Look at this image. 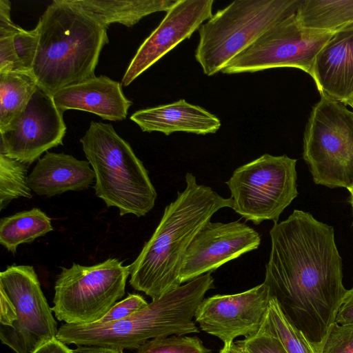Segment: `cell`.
Here are the masks:
<instances>
[{
    "label": "cell",
    "mask_w": 353,
    "mask_h": 353,
    "mask_svg": "<svg viewBox=\"0 0 353 353\" xmlns=\"http://www.w3.org/2000/svg\"><path fill=\"white\" fill-rule=\"evenodd\" d=\"M296 161L285 154H264L237 168L225 181L234 211L256 225L265 220L277 223L299 194Z\"/></svg>",
    "instance_id": "30bf717a"
},
{
    "label": "cell",
    "mask_w": 353,
    "mask_h": 353,
    "mask_svg": "<svg viewBox=\"0 0 353 353\" xmlns=\"http://www.w3.org/2000/svg\"><path fill=\"white\" fill-rule=\"evenodd\" d=\"M136 353H212L196 336L172 335L146 341Z\"/></svg>",
    "instance_id": "484cf974"
},
{
    "label": "cell",
    "mask_w": 353,
    "mask_h": 353,
    "mask_svg": "<svg viewBox=\"0 0 353 353\" xmlns=\"http://www.w3.org/2000/svg\"><path fill=\"white\" fill-rule=\"evenodd\" d=\"M320 353H353V325L334 323Z\"/></svg>",
    "instance_id": "f1b7e54d"
},
{
    "label": "cell",
    "mask_w": 353,
    "mask_h": 353,
    "mask_svg": "<svg viewBox=\"0 0 353 353\" xmlns=\"http://www.w3.org/2000/svg\"><path fill=\"white\" fill-rule=\"evenodd\" d=\"M213 0H177L138 48L121 84L130 85L181 41L189 39L213 15Z\"/></svg>",
    "instance_id": "9a60e30c"
},
{
    "label": "cell",
    "mask_w": 353,
    "mask_h": 353,
    "mask_svg": "<svg viewBox=\"0 0 353 353\" xmlns=\"http://www.w3.org/2000/svg\"><path fill=\"white\" fill-rule=\"evenodd\" d=\"M13 36L0 37V73L19 71V61L14 50Z\"/></svg>",
    "instance_id": "4dcf8cb0"
},
{
    "label": "cell",
    "mask_w": 353,
    "mask_h": 353,
    "mask_svg": "<svg viewBox=\"0 0 353 353\" xmlns=\"http://www.w3.org/2000/svg\"><path fill=\"white\" fill-rule=\"evenodd\" d=\"M34 353H72V349L55 339L38 348Z\"/></svg>",
    "instance_id": "836d02e7"
},
{
    "label": "cell",
    "mask_w": 353,
    "mask_h": 353,
    "mask_svg": "<svg viewBox=\"0 0 353 353\" xmlns=\"http://www.w3.org/2000/svg\"><path fill=\"white\" fill-rule=\"evenodd\" d=\"M52 98L62 112L86 111L112 121L124 120L132 104L124 95L121 84L104 75L65 87Z\"/></svg>",
    "instance_id": "2e32d148"
},
{
    "label": "cell",
    "mask_w": 353,
    "mask_h": 353,
    "mask_svg": "<svg viewBox=\"0 0 353 353\" xmlns=\"http://www.w3.org/2000/svg\"><path fill=\"white\" fill-rule=\"evenodd\" d=\"M130 119L143 132H160L165 135L176 132L213 134L221 125L216 116L185 99L138 110Z\"/></svg>",
    "instance_id": "d6986e66"
},
{
    "label": "cell",
    "mask_w": 353,
    "mask_h": 353,
    "mask_svg": "<svg viewBox=\"0 0 353 353\" xmlns=\"http://www.w3.org/2000/svg\"><path fill=\"white\" fill-rule=\"evenodd\" d=\"M212 272L167 292L124 319L106 323H63L57 339L65 344L134 350L146 341L199 332L193 321L206 292L214 288Z\"/></svg>",
    "instance_id": "277c9868"
},
{
    "label": "cell",
    "mask_w": 353,
    "mask_h": 353,
    "mask_svg": "<svg viewBox=\"0 0 353 353\" xmlns=\"http://www.w3.org/2000/svg\"><path fill=\"white\" fill-rule=\"evenodd\" d=\"M302 0H236L218 10L199 29L195 59L212 76L272 26L294 14Z\"/></svg>",
    "instance_id": "8992f818"
},
{
    "label": "cell",
    "mask_w": 353,
    "mask_h": 353,
    "mask_svg": "<svg viewBox=\"0 0 353 353\" xmlns=\"http://www.w3.org/2000/svg\"><path fill=\"white\" fill-rule=\"evenodd\" d=\"M129 265L116 258L85 266L61 267L54 283L52 310L68 324L98 322L125 294Z\"/></svg>",
    "instance_id": "9c48e42d"
},
{
    "label": "cell",
    "mask_w": 353,
    "mask_h": 353,
    "mask_svg": "<svg viewBox=\"0 0 353 353\" xmlns=\"http://www.w3.org/2000/svg\"><path fill=\"white\" fill-rule=\"evenodd\" d=\"M264 283L286 318L321 352L347 290L332 226L294 210L270 230Z\"/></svg>",
    "instance_id": "6da1fadb"
},
{
    "label": "cell",
    "mask_w": 353,
    "mask_h": 353,
    "mask_svg": "<svg viewBox=\"0 0 353 353\" xmlns=\"http://www.w3.org/2000/svg\"><path fill=\"white\" fill-rule=\"evenodd\" d=\"M261 236L239 220L208 222L196 234L185 254L180 270L181 283H187L242 254L259 248Z\"/></svg>",
    "instance_id": "5bb4252c"
},
{
    "label": "cell",
    "mask_w": 353,
    "mask_h": 353,
    "mask_svg": "<svg viewBox=\"0 0 353 353\" xmlns=\"http://www.w3.org/2000/svg\"><path fill=\"white\" fill-rule=\"evenodd\" d=\"M63 113L52 96L38 86L26 109L0 130V154L30 165L49 149L63 145Z\"/></svg>",
    "instance_id": "7c38bea8"
},
{
    "label": "cell",
    "mask_w": 353,
    "mask_h": 353,
    "mask_svg": "<svg viewBox=\"0 0 353 353\" xmlns=\"http://www.w3.org/2000/svg\"><path fill=\"white\" fill-rule=\"evenodd\" d=\"M353 108V102L350 104V105Z\"/></svg>",
    "instance_id": "74e56055"
},
{
    "label": "cell",
    "mask_w": 353,
    "mask_h": 353,
    "mask_svg": "<svg viewBox=\"0 0 353 353\" xmlns=\"http://www.w3.org/2000/svg\"><path fill=\"white\" fill-rule=\"evenodd\" d=\"M10 12V1L0 0V37L13 35L22 28L13 23Z\"/></svg>",
    "instance_id": "1f68e13d"
},
{
    "label": "cell",
    "mask_w": 353,
    "mask_h": 353,
    "mask_svg": "<svg viewBox=\"0 0 353 353\" xmlns=\"http://www.w3.org/2000/svg\"><path fill=\"white\" fill-rule=\"evenodd\" d=\"M270 299L264 282L240 293L214 295L199 304L194 321L223 344L234 342L239 336L248 338L259 331Z\"/></svg>",
    "instance_id": "4fadbf2b"
},
{
    "label": "cell",
    "mask_w": 353,
    "mask_h": 353,
    "mask_svg": "<svg viewBox=\"0 0 353 353\" xmlns=\"http://www.w3.org/2000/svg\"><path fill=\"white\" fill-rule=\"evenodd\" d=\"M219 353H243L235 341L223 344Z\"/></svg>",
    "instance_id": "d590c367"
},
{
    "label": "cell",
    "mask_w": 353,
    "mask_h": 353,
    "mask_svg": "<svg viewBox=\"0 0 353 353\" xmlns=\"http://www.w3.org/2000/svg\"><path fill=\"white\" fill-rule=\"evenodd\" d=\"M335 323L341 325H353V287L347 290L338 309Z\"/></svg>",
    "instance_id": "d6a6232c"
},
{
    "label": "cell",
    "mask_w": 353,
    "mask_h": 353,
    "mask_svg": "<svg viewBox=\"0 0 353 353\" xmlns=\"http://www.w3.org/2000/svg\"><path fill=\"white\" fill-rule=\"evenodd\" d=\"M28 165L0 154V210L13 199L32 198L28 185Z\"/></svg>",
    "instance_id": "d4e9b609"
},
{
    "label": "cell",
    "mask_w": 353,
    "mask_h": 353,
    "mask_svg": "<svg viewBox=\"0 0 353 353\" xmlns=\"http://www.w3.org/2000/svg\"><path fill=\"white\" fill-rule=\"evenodd\" d=\"M38 32L21 28L13 36V43L19 61V71L30 72L38 46Z\"/></svg>",
    "instance_id": "4316f807"
},
{
    "label": "cell",
    "mask_w": 353,
    "mask_h": 353,
    "mask_svg": "<svg viewBox=\"0 0 353 353\" xmlns=\"http://www.w3.org/2000/svg\"><path fill=\"white\" fill-rule=\"evenodd\" d=\"M261 327L276 336L287 353H318L304 334L286 318L273 297Z\"/></svg>",
    "instance_id": "cb8c5ba5"
},
{
    "label": "cell",
    "mask_w": 353,
    "mask_h": 353,
    "mask_svg": "<svg viewBox=\"0 0 353 353\" xmlns=\"http://www.w3.org/2000/svg\"><path fill=\"white\" fill-rule=\"evenodd\" d=\"M303 158L318 185H353V112L321 95L312 108L303 135Z\"/></svg>",
    "instance_id": "ba28073f"
},
{
    "label": "cell",
    "mask_w": 353,
    "mask_h": 353,
    "mask_svg": "<svg viewBox=\"0 0 353 353\" xmlns=\"http://www.w3.org/2000/svg\"><path fill=\"white\" fill-rule=\"evenodd\" d=\"M296 17L310 29L335 33L353 30V0H302Z\"/></svg>",
    "instance_id": "44dd1931"
},
{
    "label": "cell",
    "mask_w": 353,
    "mask_h": 353,
    "mask_svg": "<svg viewBox=\"0 0 353 353\" xmlns=\"http://www.w3.org/2000/svg\"><path fill=\"white\" fill-rule=\"evenodd\" d=\"M347 190L350 192L349 201L352 206V212H353V185L351 187H350L349 188H347Z\"/></svg>",
    "instance_id": "8d00e7d4"
},
{
    "label": "cell",
    "mask_w": 353,
    "mask_h": 353,
    "mask_svg": "<svg viewBox=\"0 0 353 353\" xmlns=\"http://www.w3.org/2000/svg\"><path fill=\"white\" fill-rule=\"evenodd\" d=\"M296 13L272 26L221 72L232 74L294 68L312 77L317 54L336 33L305 28L298 21Z\"/></svg>",
    "instance_id": "8fae6325"
},
{
    "label": "cell",
    "mask_w": 353,
    "mask_h": 353,
    "mask_svg": "<svg viewBox=\"0 0 353 353\" xmlns=\"http://www.w3.org/2000/svg\"><path fill=\"white\" fill-rule=\"evenodd\" d=\"M53 230L49 216L34 208L1 219L0 243L14 254L20 244L31 243Z\"/></svg>",
    "instance_id": "7402d4cb"
},
{
    "label": "cell",
    "mask_w": 353,
    "mask_h": 353,
    "mask_svg": "<svg viewBox=\"0 0 353 353\" xmlns=\"http://www.w3.org/2000/svg\"><path fill=\"white\" fill-rule=\"evenodd\" d=\"M31 265L0 273V339L15 353H34L57 339V323Z\"/></svg>",
    "instance_id": "52a82bcc"
},
{
    "label": "cell",
    "mask_w": 353,
    "mask_h": 353,
    "mask_svg": "<svg viewBox=\"0 0 353 353\" xmlns=\"http://www.w3.org/2000/svg\"><path fill=\"white\" fill-rule=\"evenodd\" d=\"M235 342L243 353H287L280 341L261 327L254 335Z\"/></svg>",
    "instance_id": "83f0119b"
},
{
    "label": "cell",
    "mask_w": 353,
    "mask_h": 353,
    "mask_svg": "<svg viewBox=\"0 0 353 353\" xmlns=\"http://www.w3.org/2000/svg\"><path fill=\"white\" fill-rule=\"evenodd\" d=\"M80 142L95 174V194L119 215L145 216L157 197L148 170L110 123L91 121Z\"/></svg>",
    "instance_id": "5b68a950"
},
{
    "label": "cell",
    "mask_w": 353,
    "mask_h": 353,
    "mask_svg": "<svg viewBox=\"0 0 353 353\" xmlns=\"http://www.w3.org/2000/svg\"><path fill=\"white\" fill-rule=\"evenodd\" d=\"M38 46L30 70L38 86L53 96L95 77L107 29L69 0H54L35 27Z\"/></svg>",
    "instance_id": "3957f363"
},
{
    "label": "cell",
    "mask_w": 353,
    "mask_h": 353,
    "mask_svg": "<svg viewBox=\"0 0 353 353\" xmlns=\"http://www.w3.org/2000/svg\"><path fill=\"white\" fill-rule=\"evenodd\" d=\"M37 88L30 72L0 73V130L26 109Z\"/></svg>",
    "instance_id": "603a6c76"
},
{
    "label": "cell",
    "mask_w": 353,
    "mask_h": 353,
    "mask_svg": "<svg viewBox=\"0 0 353 353\" xmlns=\"http://www.w3.org/2000/svg\"><path fill=\"white\" fill-rule=\"evenodd\" d=\"M72 353H125L123 350L99 347V346H77L72 349Z\"/></svg>",
    "instance_id": "e575fe53"
},
{
    "label": "cell",
    "mask_w": 353,
    "mask_h": 353,
    "mask_svg": "<svg viewBox=\"0 0 353 353\" xmlns=\"http://www.w3.org/2000/svg\"><path fill=\"white\" fill-rule=\"evenodd\" d=\"M314 79L320 95L350 105L353 102V30L334 34L317 54Z\"/></svg>",
    "instance_id": "e0dca14e"
},
{
    "label": "cell",
    "mask_w": 353,
    "mask_h": 353,
    "mask_svg": "<svg viewBox=\"0 0 353 353\" xmlns=\"http://www.w3.org/2000/svg\"><path fill=\"white\" fill-rule=\"evenodd\" d=\"M108 29L119 23L132 27L143 17L168 11L177 0H69Z\"/></svg>",
    "instance_id": "ffe728a7"
},
{
    "label": "cell",
    "mask_w": 353,
    "mask_h": 353,
    "mask_svg": "<svg viewBox=\"0 0 353 353\" xmlns=\"http://www.w3.org/2000/svg\"><path fill=\"white\" fill-rule=\"evenodd\" d=\"M186 187L168 205L150 239L130 265V285L157 299L181 285L180 270L187 250L201 229L217 211L232 208L210 187L198 184L188 172Z\"/></svg>",
    "instance_id": "7a4b0ae2"
},
{
    "label": "cell",
    "mask_w": 353,
    "mask_h": 353,
    "mask_svg": "<svg viewBox=\"0 0 353 353\" xmlns=\"http://www.w3.org/2000/svg\"><path fill=\"white\" fill-rule=\"evenodd\" d=\"M90 166L70 154L46 152L29 174L28 185L37 194L48 197L83 190L95 181Z\"/></svg>",
    "instance_id": "ac0fdd59"
},
{
    "label": "cell",
    "mask_w": 353,
    "mask_h": 353,
    "mask_svg": "<svg viewBox=\"0 0 353 353\" xmlns=\"http://www.w3.org/2000/svg\"><path fill=\"white\" fill-rule=\"evenodd\" d=\"M148 303L138 294H130L124 299L117 302L110 310L98 321L106 324L129 317L145 307Z\"/></svg>",
    "instance_id": "f546056e"
}]
</instances>
